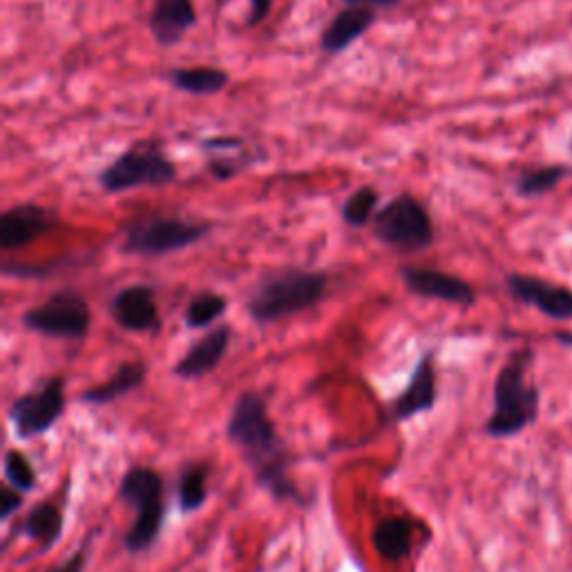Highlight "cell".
<instances>
[{"label":"cell","instance_id":"cell-1","mask_svg":"<svg viewBox=\"0 0 572 572\" xmlns=\"http://www.w3.org/2000/svg\"><path fill=\"white\" fill-rule=\"evenodd\" d=\"M226 436L247 459L256 481L275 499L302 503V495L289 476V452L260 394L244 391L235 400L226 423Z\"/></svg>","mask_w":572,"mask_h":572},{"label":"cell","instance_id":"cell-2","mask_svg":"<svg viewBox=\"0 0 572 572\" xmlns=\"http://www.w3.org/2000/svg\"><path fill=\"white\" fill-rule=\"evenodd\" d=\"M329 291V275L300 266H286L264 275L247 300L258 324H273L320 304Z\"/></svg>","mask_w":572,"mask_h":572},{"label":"cell","instance_id":"cell-3","mask_svg":"<svg viewBox=\"0 0 572 572\" xmlns=\"http://www.w3.org/2000/svg\"><path fill=\"white\" fill-rule=\"evenodd\" d=\"M530 349L517 351L497 376L495 383V410L485 423V434L495 438H508L521 434L533 425L539 412V391L527 381Z\"/></svg>","mask_w":572,"mask_h":572},{"label":"cell","instance_id":"cell-4","mask_svg":"<svg viewBox=\"0 0 572 572\" xmlns=\"http://www.w3.org/2000/svg\"><path fill=\"white\" fill-rule=\"evenodd\" d=\"M211 231L213 222L209 220H190L166 213L141 215L124 226L121 251L139 258H161L195 247Z\"/></svg>","mask_w":572,"mask_h":572},{"label":"cell","instance_id":"cell-5","mask_svg":"<svg viewBox=\"0 0 572 572\" xmlns=\"http://www.w3.org/2000/svg\"><path fill=\"white\" fill-rule=\"evenodd\" d=\"M119 499L135 508L137 519L126 533L124 546L130 555L150 550L166 519V499H163V478L152 468H130L119 483Z\"/></svg>","mask_w":572,"mask_h":572},{"label":"cell","instance_id":"cell-6","mask_svg":"<svg viewBox=\"0 0 572 572\" xmlns=\"http://www.w3.org/2000/svg\"><path fill=\"white\" fill-rule=\"evenodd\" d=\"M175 179V161L163 152L157 139L137 141L99 173V184L105 192H126L144 186L163 188Z\"/></svg>","mask_w":572,"mask_h":572},{"label":"cell","instance_id":"cell-7","mask_svg":"<svg viewBox=\"0 0 572 572\" xmlns=\"http://www.w3.org/2000/svg\"><path fill=\"white\" fill-rule=\"evenodd\" d=\"M374 237L400 253H419L434 244V224L423 201L412 192L389 199L372 220Z\"/></svg>","mask_w":572,"mask_h":572},{"label":"cell","instance_id":"cell-8","mask_svg":"<svg viewBox=\"0 0 572 572\" xmlns=\"http://www.w3.org/2000/svg\"><path fill=\"white\" fill-rule=\"evenodd\" d=\"M90 304L76 291H57L23 313V326L34 334L63 340H80L90 332Z\"/></svg>","mask_w":572,"mask_h":572},{"label":"cell","instance_id":"cell-9","mask_svg":"<svg viewBox=\"0 0 572 572\" xmlns=\"http://www.w3.org/2000/svg\"><path fill=\"white\" fill-rule=\"evenodd\" d=\"M65 412V381L61 376L48 378L34 391L23 394L10 405V421L18 438L29 440L48 434Z\"/></svg>","mask_w":572,"mask_h":572},{"label":"cell","instance_id":"cell-10","mask_svg":"<svg viewBox=\"0 0 572 572\" xmlns=\"http://www.w3.org/2000/svg\"><path fill=\"white\" fill-rule=\"evenodd\" d=\"M400 279L407 286V291L419 298L440 300L461 307H472L476 302V294L470 282L438 269L405 264L400 266Z\"/></svg>","mask_w":572,"mask_h":572},{"label":"cell","instance_id":"cell-11","mask_svg":"<svg viewBox=\"0 0 572 572\" xmlns=\"http://www.w3.org/2000/svg\"><path fill=\"white\" fill-rule=\"evenodd\" d=\"M57 226H59L57 211L40 207V203L34 201L16 203V207L0 215V247L5 251L23 249Z\"/></svg>","mask_w":572,"mask_h":572},{"label":"cell","instance_id":"cell-12","mask_svg":"<svg viewBox=\"0 0 572 572\" xmlns=\"http://www.w3.org/2000/svg\"><path fill=\"white\" fill-rule=\"evenodd\" d=\"M110 315L128 334H152L161 326L154 289L148 284H130L110 300Z\"/></svg>","mask_w":572,"mask_h":572},{"label":"cell","instance_id":"cell-13","mask_svg":"<svg viewBox=\"0 0 572 572\" xmlns=\"http://www.w3.org/2000/svg\"><path fill=\"white\" fill-rule=\"evenodd\" d=\"M506 284L514 300L539 309L544 315L552 320L572 318V291L565 289V286L539 279L535 275H521V273L508 275Z\"/></svg>","mask_w":572,"mask_h":572},{"label":"cell","instance_id":"cell-14","mask_svg":"<svg viewBox=\"0 0 572 572\" xmlns=\"http://www.w3.org/2000/svg\"><path fill=\"white\" fill-rule=\"evenodd\" d=\"M434 405H436V362H434V351H427L416 362L410 383H407V387L391 400L389 419L394 423H402L407 419L430 412Z\"/></svg>","mask_w":572,"mask_h":572},{"label":"cell","instance_id":"cell-15","mask_svg":"<svg viewBox=\"0 0 572 572\" xmlns=\"http://www.w3.org/2000/svg\"><path fill=\"white\" fill-rule=\"evenodd\" d=\"M228 345H231V326L226 324L215 326V329H211L207 336H201L197 343L190 345L184 358L175 364L173 374L184 381H199L203 376H209L224 360Z\"/></svg>","mask_w":572,"mask_h":572},{"label":"cell","instance_id":"cell-16","mask_svg":"<svg viewBox=\"0 0 572 572\" xmlns=\"http://www.w3.org/2000/svg\"><path fill=\"white\" fill-rule=\"evenodd\" d=\"M197 23V10L192 0H154L148 27L157 46L175 48Z\"/></svg>","mask_w":572,"mask_h":572},{"label":"cell","instance_id":"cell-17","mask_svg":"<svg viewBox=\"0 0 572 572\" xmlns=\"http://www.w3.org/2000/svg\"><path fill=\"white\" fill-rule=\"evenodd\" d=\"M376 23V10L372 8H360V5H345L329 25L324 27L320 34V50L324 54H340L349 50L353 40L370 32V27Z\"/></svg>","mask_w":572,"mask_h":572},{"label":"cell","instance_id":"cell-18","mask_svg":"<svg viewBox=\"0 0 572 572\" xmlns=\"http://www.w3.org/2000/svg\"><path fill=\"white\" fill-rule=\"evenodd\" d=\"M14 535H23L27 539L38 542L40 544L38 552H48L50 548H54V544L63 535V512H61V508L54 501L38 503L36 508L29 510V514L23 519V523H18L12 530L10 537H14Z\"/></svg>","mask_w":572,"mask_h":572},{"label":"cell","instance_id":"cell-19","mask_svg":"<svg viewBox=\"0 0 572 572\" xmlns=\"http://www.w3.org/2000/svg\"><path fill=\"white\" fill-rule=\"evenodd\" d=\"M169 84L192 97H213L228 88L231 76L222 67L199 65V67H173L169 72Z\"/></svg>","mask_w":572,"mask_h":572},{"label":"cell","instance_id":"cell-20","mask_svg":"<svg viewBox=\"0 0 572 572\" xmlns=\"http://www.w3.org/2000/svg\"><path fill=\"white\" fill-rule=\"evenodd\" d=\"M146 374H148V366L144 362H124L105 383L80 394V402L108 405L121 396H128L130 391L144 385Z\"/></svg>","mask_w":572,"mask_h":572},{"label":"cell","instance_id":"cell-21","mask_svg":"<svg viewBox=\"0 0 572 572\" xmlns=\"http://www.w3.org/2000/svg\"><path fill=\"white\" fill-rule=\"evenodd\" d=\"M372 544L387 561H400L412 550V521L402 517L381 519L374 527Z\"/></svg>","mask_w":572,"mask_h":572},{"label":"cell","instance_id":"cell-22","mask_svg":"<svg viewBox=\"0 0 572 572\" xmlns=\"http://www.w3.org/2000/svg\"><path fill=\"white\" fill-rule=\"evenodd\" d=\"M209 474L207 463H188L177 476V508L182 514L197 512L209 499Z\"/></svg>","mask_w":572,"mask_h":572},{"label":"cell","instance_id":"cell-23","mask_svg":"<svg viewBox=\"0 0 572 572\" xmlns=\"http://www.w3.org/2000/svg\"><path fill=\"white\" fill-rule=\"evenodd\" d=\"M568 175H570V169L561 166V163H550V166H539V169H527L519 175L514 188L521 197H542V195L555 190Z\"/></svg>","mask_w":572,"mask_h":572},{"label":"cell","instance_id":"cell-24","mask_svg":"<svg viewBox=\"0 0 572 572\" xmlns=\"http://www.w3.org/2000/svg\"><path fill=\"white\" fill-rule=\"evenodd\" d=\"M226 298L215 294V291H201L197 294L186 311H184V322L188 329H207L215 320H220L226 313Z\"/></svg>","mask_w":572,"mask_h":572},{"label":"cell","instance_id":"cell-25","mask_svg":"<svg viewBox=\"0 0 572 572\" xmlns=\"http://www.w3.org/2000/svg\"><path fill=\"white\" fill-rule=\"evenodd\" d=\"M381 192L374 186H362L353 190L343 203V220L349 226H366L378 213Z\"/></svg>","mask_w":572,"mask_h":572},{"label":"cell","instance_id":"cell-26","mask_svg":"<svg viewBox=\"0 0 572 572\" xmlns=\"http://www.w3.org/2000/svg\"><path fill=\"white\" fill-rule=\"evenodd\" d=\"M3 472L10 487L18 489L21 495H27L36 485V470L32 468L29 459L21 452V449H8L3 459Z\"/></svg>","mask_w":572,"mask_h":572},{"label":"cell","instance_id":"cell-27","mask_svg":"<svg viewBox=\"0 0 572 572\" xmlns=\"http://www.w3.org/2000/svg\"><path fill=\"white\" fill-rule=\"evenodd\" d=\"M253 163V159L241 150H235V152H224V154H211V161H209V173L220 179V182H228L233 177H237L239 173L247 171Z\"/></svg>","mask_w":572,"mask_h":572},{"label":"cell","instance_id":"cell-28","mask_svg":"<svg viewBox=\"0 0 572 572\" xmlns=\"http://www.w3.org/2000/svg\"><path fill=\"white\" fill-rule=\"evenodd\" d=\"M244 148V139L226 135V137H211L201 141V150L207 154H224V152H235Z\"/></svg>","mask_w":572,"mask_h":572},{"label":"cell","instance_id":"cell-29","mask_svg":"<svg viewBox=\"0 0 572 572\" xmlns=\"http://www.w3.org/2000/svg\"><path fill=\"white\" fill-rule=\"evenodd\" d=\"M88 548H90V539H86L84 544H80V548L67 559L63 561L61 565L48 570V572H84L86 563H88Z\"/></svg>","mask_w":572,"mask_h":572},{"label":"cell","instance_id":"cell-30","mask_svg":"<svg viewBox=\"0 0 572 572\" xmlns=\"http://www.w3.org/2000/svg\"><path fill=\"white\" fill-rule=\"evenodd\" d=\"M0 499H3V501H0V506H3V508H0V519H3V521H8L23 506V495L18 493V489H14L10 485L3 487V493H0Z\"/></svg>","mask_w":572,"mask_h":572},{"label":"cell","instance_id":"cell-31","mask_svg":"<svg viewBox=\"0 0 572 572\" xmlns=\"http://www.w3.org/2000/svg\"><path fill=\"white\" fill-rule=\"evenodd\" d=\"M275 0H251V12L247 18V27H258L262 21L269 18Z\"/></svg>","mask_w":572,"mask_h":572},{"label":"cell","instance_id":"cell-32","mask_svg":"<svg viewBox=\"0 0 572 572\" xmlns=\"http://www.w3.org/2000/svg\"><path fill=\"white\" fill-rule=\"evenodd\" d=\"M345 5H360L372 10H394L400 5V0H343Z\"/></svg>","mask_w":572,"mask_h":572}]
</instances>
